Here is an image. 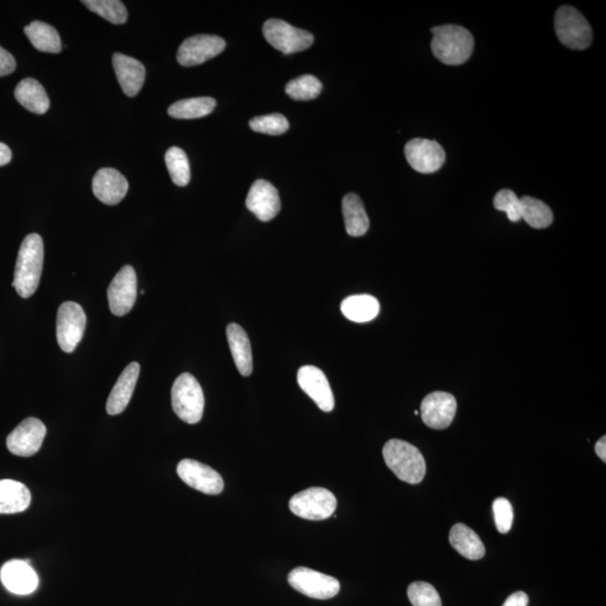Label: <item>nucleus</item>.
<instances>
[{"label":"nucleus","instance_id":"nucleus-1","mask_svg":"<svg viewBox=\"0 0 606 606\" xmlns=\"http://www.w3.org/2000/svg\"><path fill=\"white\" fill-rule=\"evenodd\" d=\"M44 245L41 236L29 234L19 249L13 287L22 298L32 297L38 287L43 270Z\"/></svg>","mask_w":606,"mask_h":606},{"label":"nucleus","instance_id":"nucleus-2","mask_svg":"<svg viewBox=\"0 0 606 606\" xmlns=\"http://www.w3.org/2000/svg\"><path fill=\"white\" fill-rule=\"evenodd\" d=\"M433 56L448 66H460L468 61L474 50V37L468 29L458 26H443L431 29Z\"/></svg>","mask_w":606,"mask_h":606},{"label":"nucleus","instance_id":"nucleus-3","mask_svg":"<svg viewBox=\"0 0 606 606\" xmlns=\"http://www.w3.org/2000/svg\"><path fill=\"white\" fill-rule=\"evenodd\" d=\"M383 457L399 480L416 485L425 479V458L411 443L400 440L388 441L383 447Z\"/></svg>","mask_w":606,"mask_h":606},{"label":"nucleus","instance_id":"nucleus-4","mask_svg":"<svg viewBox=\"0 0 606 606\" xmlns=\"http://www.w3.org/2000/svg\"><path fill=\"white\" fill-rule=\"evenodd\" d=\"M172 408L182 421L195 425L204 415L205 396L197 378L190 373L181 374L171 391Z\"/></svg>","mask_w":606,"mask_h":606},{"label":"nucleus","instance_id":"nucleus-5","mask_svg":"<svg viewBox=\"0 0 606 606\" xmlns=\"http://www.w3.org/2000/svg\"><path fill=\"white\" fill-rule=\"evenodd\" d=\"M555 29L559 41L571 50H585L592 43V28L574 7L563 6L556 12Z\"/></svg>","mask_w":606,"mask_h":606},{"label":"nucleus","instance_id":"nucleus-6","mask_svg":"<svg viewBox=\"0 0 606 606\" xmlns=\"http://www.w3.org/2000/svg\"><path fill=\"white\" fill-rule=\"evenodd\" d=\"M337 500L332 492L324 487H310L297 493L289 502L293 515L312 521L326 520L334 516Z\"/></svg>","mask_w":606,"mask_h":606},{"label":"nucleus","instance_id":"nucleus-7","mask_svg":"<svg viewBox=\"0 0 606 606\" xmlns=\"http://www.w3.org/2000/svg\"><path fill=\"white\" fill-rule=\"evenodd\" d=\"M266 41L284 54L307 50L314 44V36L304 29L290 26L281 19H269L263 26Z\"/></svg>","mask_w":606,"mask_h":606},{"label":"nucleus","instance_id":"nucleus-8","mask_svg":"<svg viewBox=\"0 0 606 606\" xmlns=\"http://www.w3.org/2000/svg\"><path fill=\"white\" fill-rule=\"evenodd\" d=\"M288 581L299 593L316 600L333 599L341 590L338 579L307 568L291 570Z\"/></svg>","mask_w":606,"mask_h":606},{"label":"nucleus","instance_id":"nucleus-9","mask_svg":"<svg viewBox=\"0 0 606 606\" xmlns=\"http://www.w3.org/2000/svg\"><path fill=\"white\" fill-rule=\"evenodd\" d=\"M87 317L80 304L67 302L60 305L57 318V338L63 352L72 353L85 334Z\"/></svg>","mask_w":606,"mask_h":606},{"label":"nucleus","instance_id":"nucleus-10","mask_svg":"<svg viewBox=\"0 0 606 606\" xmlns=\"http://www.w3.org/2000/svg\"><path fill=\"white\" fill-rule=\"evenodd\" d=\"M108 303L115 316H125L131 312L137 298V277L131 265L122 266L107 290Z\"/></svg>","mask_w":606,"mask_h":606},{"label":"nucleus","instance_id":"nucleus-11","mask_svg":"<svg viewBox=\"0 0 606 606\" xmlns=\"http://www.w3.org/2000/svg\"><path fill=\"white\" fill-rule=\"evenodd\" d=\"M408 164L419 174L430 175L441 169L446 154L440 143L426 139H413L404 147Z\"/></svg>","mask_w":606,"mask_h":606},{"label":"nucleus","instance_id":"nucleus-12","mask_svg":"<svg viewBox=\"0 0 606 606\" xmlns=\"http://www.w3.org/2000/svg\"><path fill=\"white\" fill-rule=\"evenodd\" d=\"M177 475L186 485L208 495H218L224 491V480L218 472L194 460H184L176 467Z\"/></svg>","mask_w":606,"mask_h":606},{"label":"nucleus","instance_id":"nucleus-13","mask_svg":"<svg viewBox=\"0 0 606 606\" xmlns=\"http://www.w3.org/2000/svg\"><path fill=\"white\" fill-rule=\"evenodd\" d=\"M47 428L37 418L23 420L7 437V448L12 454L19 457L36 455L42 447Z\"/></svg>","mask_w":606,"mask_h":606},{"label":"nucleus","instance_id":"nucleus-14","mask_svg":"<svg viewBox=\"0 0 606 606\" xmlns=\"http://www.w3.org/2000/svg\"><path fill=\"white\" fill-rule=\"evenodd\" d=\"M224 38L216 36H196L186 38L177 51L176 60L182 67H195L210 60L225 50Z\"/></svg>","mask_w":606,"mask_h":606},{"label":"nucleus","instance_id":"nucleus-15","mask_svg":"<svg viewBox=\"0 0 606 606\" xmlns=\"http://www.w3.org/2000/svg\"><path fill=\"white\" fill-rule=\"evenodd\" d=\"M457 410L456 399L447 392H432L423 399L420 408L422 421L432 430L442 431L452 425Z\"/></svg>","mask_w":606,"mask_h":606},{"label":"nucleus","instance_id":"nucleus-16","mask_svg":"<svg viewBox=\"0 0 606 606\" xmlns=\"http://www.w3.org/2000/svg\"><path fill=\"white\" fill-rule=\"evenodd\" d=\"M297 378L299 387L313 399L320 410L324 412L334 410L335 398L332 388L322 369L313 366L303 367L299 369Z\"/></svg>","mask_w":606,"mask_h":606},{"label":"nucleus","instance_id":"nucleus-17","mask_svg":"<svg viewBox=\"0 0 606 606\" xmlns=\"http://www.w3.org/2000/svg\"><path fill=\"white\" fill-rule=\"evenodd\" d=\"M246 207L260 221L275 218L281 210L279 192L271 182L256 180L249 191Z\"/></svg>","mask_w":606,"mask_h":606},{"label":"nucleus","instance_id":"nucleus-18","mask_svg":"<svg viewBox=\"0 0 606 606\" xmlns=\"http://www.w3.org/2000/svg\"><path fill=\"white\" fill-rule=\"evenodd\" d=\"M92 191L102 204L115 206L125 198L128 181L120 171L103 167L93 176Z\"/></svg>","mask_w":606,"mask_h":606},{"label":"nucleus","instance_id":"nucleus-19","mask_svg":"<svg viewBox=\"0 0 606 606\" xmlns=\"http://www.w3.org/2000/svg\"><path fill=\"white\" fill-rule=\"evenodd\" d=\"M0 578L5 588L17 595L31 594L38 585L37 575L27 560L8 561L3 566Z\"/></svg>","mask_w":606,"mask_h":606},{"label":"nucleus","instance_id":"nucleus-20","mask_svg":"<svg viewBox=\"0 0 606 606\" xmlns=\"http://www.w3.org/2000/svg\"><path fill=\"white\" fill-rule=\"evenodd\" d=\"M112 66H114L117 80L125 95L128 97L139 95L145 81L144 64L125 54L115 53L112 56Z\"/></svg>","mask_w":606,"mask_h":606},{"label":"nucleus","instance_id":"nucleus-21","mask_svg":"<svg viewBox=\"0 0 606 606\" xmlns=\"http://www.w3.org/2000/svg\"><path fill=\"white\" fill-rule=\"evenodd\" d=\"M140 364L133 362L128 364L124 371L118 377L115 387L108 398L106 410L108 415L116 416L124 412L130 403L133 392L135 390L137 379L140 377Z\"/></svg>","mask_w":606,"mask_h":606},{"label":"nucleus","instance_id":"nucleus-22","mask_svg":"<svg viewBox=\"0 0 606 606\" xmlns=\"http://www.w3.org/2000/svg\"><path fill=\"white\" fill-rule=\"evenodd\" d=\"M226 334L236 367L241 376L250 377L253 372V355L248 334L238 324H229Z\"/></svg>","mask_w":606,"mask_h":606},{"label":"nucleus","instance_id":"nucleus-23","mask_svg":"<svg viewBox=\"0 0 606 606\" xmlns=\"http://www.w3.org/2000/svg\"><path fill=\"white\" fill-rule=\"evenodd\" d=\"M32 495L27 485L13 480L0 481V515H14L26 511Z\"/></svg>","mask_w":606,"mask_h":606},{"label":"nucleus","instance_id":"nucleus-24","mask_svg":"<svg viewBox=\"0 0 606 606\" xmlns=\"http://www.w3.org/2000/svg\"><path fill=\"white\" fill-rule=\"evenodd\" d=\"M15 98L27 111L43 115L50 108L46 89L36 79L27 78L15 89Z\"/></svg>","mask_w":606,"mask_h":606},{"label":"nucleus","instance_id":"nucleus-25","mask_svg":"<svg viewBox=\"0 0 606 606\" xmlns=\"http://www.w3.org/2000/svg\"><path fill=\"white\" fill-rule=\"evenodd\" d=\"M450 541L452 548L467 559L479 560L485 556V546L480 537L464 524L452 526Z\"/></svg>","mask_w":606,"mask_h":606},{"label":"nucleus","instance_id":"nucleus-26","mask_svg":"<svg viewBox=\"0 0 606 606\" xmlns=\"http://www.w3.org/2000/svg\"><path fill=\"white\" fill-rule=\"evenodd\" d=\"M342 208L347 234L353 238L366 235L369 229V219L359 196L356 194L345 196Z\"/></svg>","mask_w":606,"mask_h":606},{"label":"nucleus","instance_id":"nucleus-27","mask_svg":"<svg viewBox=\"0 0 606 606\" xmlns=\"http://www.w3.org/2000/svg\"><path fill=\"white\" fill-rule=\"evenodd\" d=\"M341 310L345 317L354 323H368L377 317L379 303L369 294L351 295L344 300Z\"/></svg>","mask_w":606,"mask_h":606},{"label":"nucleus","instance_id":"nucleus-28","mask_svg":"<svg viewBox=\"0 0 606 606\" xmlns=\"http://www.w3.org/2000/svg\"><path fill=\"white\" fill-rule=\"evenodd\" d=\"M32 46L37 51L46 53H60L62 51L61 37L56 28L44 22H32L24 28Z\"/></svg>","mask_w":606,"mask_h":606},{"label":"nucleus","instance_id":"nucleus-29","mask_svg":"<svg viewBox=\"0 0 606 606\" xmlns=\"http://www.w3.org/2000/svg\"><path fill=\"white\" fill-rule=\"evenodd\" d=\"M216 105L217 102L214 98H190V100L172 103L167 112H169L171 117L176 118V120H195V118H201L211 114Z\"/></svg>","mask_w":606,"mask_h":606},{"label":"nucleus","instance_id":"nucleus-30","mask_svg":"<svg viewBox=\"0 0 606 606\" xmlns=\"http://www.w3.org/2000/svg\"><path fill=\"white\" fill-rule=\"evenodd\" d=\"M521 219L532 229H543L553 224L554 214L545 202L525 196L520 199Z\"/></svg>","mask_w":606,"mask_h":606},{"label":"nucleus","instance_id":"nucleus-31","mask_svg":"<svg viewBox=\"0 0 606 606\" xmlns=\"http://www.w3.org/2000/svg\"><path fill=\"white\" fill-rule=\"evenodd\" d=\"M165 164L167 171L174 184L179 186H186L191 179V171L188 156L180 147H171L165 153Z\"/></svg>","mask_w":606,"mask_h":606},{"label":"nucleus","instance_id":"nucleus-32","mask_svg":"<svg viewBox=\"0 0 606 606\" xmlns=\"http://www.w3.org/2000/svg\"><path fill=\"white\" fill-rule=\"evenodd\" d=\"M82 4L115 26H122L127 21V9L120 0H83Z\"/></svg>","mask_w":606,"mask_h":606},{"label":"nucleus","instance_id":"nucleus-33","mask_svg":"<svg viewBox=\"0 0 606 606\" xmlns=\"http://www.w3.org/2000/svg\"><path fill=\"white\" fill-rule=\"evenodd\" d=\"M323 90V83L312 75L300 76L285 86V92L294 101H313Z\"/></svg>","mask_w":606,"mask_h":606},{"label":"nucleus","instance_id":"nucleus-34","mask_svg":"<svg viewBox=\"0 0 606 606\" xmlns=\"http://www.w3.org/2000/svg\"><path fill=\"white\" fill-rule=\"evenodd\" d=\"M408 598L413 606H441L440 594L426 581H415L409 585Z\"/></svg>","mask_w":606,"mask_h":606},{"label":"nucleus","instance_id":"nucleus-35","mask_svg":"<svg viewBox=\"0 0 606 606\" xmlns=\"http://www.w3.org/2000/svg\"><path fill=\"white\" fill-rule=\"evenodd\" d=\"M250 127L256 133L268 135H281L290 127L287 118L281 114L259 116L250 121Z\"/></svg>","mask_w":606,"mask_h":606},{"label":"nucleus","instance_id":"nucleus-36","mask_svg":"<svg viewBox=\"0 0 606 606\" xmlns=\"http://www.w3.org/2000/svg\"><path fill=\"white\" fill-rule=\"evenodd\" d=\"M493 206L507 215V218L514 223L521 220V202L514 191L504 189L497 192L493 199Z\"/></svg>","mask_w":606,"mask_h":606},{"label":"nucleus","instance_id":"nucleus-37","mask_svg":"<svg viewBox=\"0 0 606 606\" xmlns=\"http://www.w3.org/2000/svg\"><path fill=\"white\" fill-rule=\"evenodd\" d=\"M493 514H494L497 531L500 534H507L514 524V509H512L510 501L505 497H497L493 502Z\"/></svg>","mask_w":606,"mask_h":606},{"label":"nucleus","instance_id":"nucleus-38","mask_svg":"<svg viewBox=\"0 0 606 606\" xmlns=\"http://www.w3.org/2000/svg\"><path fill=\"white\" fill-rule=\"evenodd\" d=\"M16 69V61L11 53L0 47V77L11 75Z\"/></svg>","mask_w":606,"mask_h":606},{"label":"nucleus","instance_id":"nucleus-39","mask_svg":"<svg viewBox=\"0 0 606 606\" xmlns=\"http://www.w3.org/2000/svg\"><path fill=\"white\" fill-rule=\"evenodd\" d=\"M529 596L525 592H516L506 599L504 606H528Z\"/></svg>","mask_w":606,"mask_h":606},{"label":"nucleus","instance_id":"nucleus-40","mask_svg":"<svg viewBox=\"0 0 606 606\" xmlns=\"http://www.w3.org/2000/svg\"><path fill=\"white\" fill-rule=\"evenodd\" d=\"M12 151L6 144L0 142V166H4L12 161Z\"/></svg>","mask_w":606,"mask_h":606},{"label":"nucleus","instance_id":"nucleus-41","mask_svg":"<svg viewBox=\"0 0 606 606\" xmlns=\"http://www.w3.org/2000/svg\"><path fill=\"white\" fill-rule=\"evenodd\" d=\"M595 452L604 462H606V437L600 438L595 443Z\"/></svg>","mask_w":606,"mask_h":606}]
</instances>
